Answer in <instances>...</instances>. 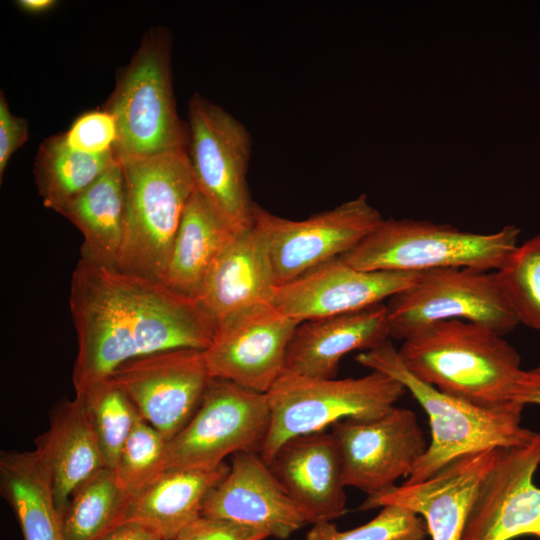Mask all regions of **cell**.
Instances as JSON below:
<instances>
[{
  "label": "cell",
  "instance_id": "7402d4cb",
  "mask_svg": "<svg viewBox=\"0 0 540 540\" xmlns=\"http://www.w3.org/2000/svg\"><path fill=\"white\" fill-rule=\"evenodd\" d=\"M35 443L34 451L49 474L61 517L73 492L107 467L84 399L76 395L73 400L59 402L50 416L48 430Z\"/></svg>",
  "mask_w": 540,
  "mask_h": 540
},
{
  "label": "cell",
  "instance_id": "7c38bea8",
  "mask_svg": "<svg viewBox=\"0 0 540 540\" xmlns=\"http://www.w3.org/2000/svg\"><path fill=\"white\" fill-rule=\"evenodd\" d=\"M211 379L204 350L183 348L127 361L106 380L169 441L196 413Z\"/></svg>",
  "mask_w": 540,
  "mask_h": 540
},
{
  "label": "cell",
  "instance_id": "30bf717a",
  "mask_svg": "<svg viewBox=\"0 0 540 540\" xmlns=\"http://www.w3.org/2000/svg\"><path fill=\"white\" fill-rule=\"evenodd\" d=\"M269 425L266 393L212 378L196 413L167 442L166 467L213 469L228 455L259 453Z\"/></svg>",
  "mask_w": 540,
  "mask_h": 540
},
{
  "label": "cell",
  "instance_id": "8992f818",
  "mask_svg": "<svg viewBox=\"0 0 540 540\" xmlns=\"http://www.w3.org/2000/svg\"><path fill=\"white\" fill-rule=\"evenodd\" d=\"M120 161L127 209L117 269L161 281L183 213L196 190L186 150Z\"/></svg>",
  "mask_w": 540,
  "mask_h": 540
},
{
  "label": "cell",
  "instance_id": "ac0fdd59",
  "mask_svg": "<svg viewBox=\"0 0 540 540\" xmlns=\"http://www.w3.org/2000/svg\"><path fill=\"white\" fill-rule=\"evenodd\" d=\"M201 515L231 521L277 539H286L308 524L256 452L233 455L228 473L206 497Z\"/></svg>",
  "mask_w": 540,
  "mask_h": 540
},
{
  "label": "cell",
  "instance_id": "4316f807",
  "mask_svg": "<svg viewBox=\"0 0 540 540\" xmlns=\"http://www.w3.org/2000/svg\"><path fill=\"white\" fill-rule=\"evenodd\" d=\"M118 160L114 151L87 153L70 147L64 132L44 139L34 161L35 183L44 206L60 214Z\"/></svg>",
  "mask_w": 540,
  "mask_h": 540
},
{
  "label": "cell",
  "instance_id": "5bb4252c",
  "mask_svg": "<svg viewBox=\"0 0 540 540\" xmlns=\"http://www.w3.org/2000/svg\"><path fill=\"white\" fill-rule=\"evenodd\" d=\"M299 323L272 303L228 317L204 350L211 377L267 393L284 373L287 347Z\"/></svg>",
  "mask_w": 540,
  "mask_h": 540
},
{
  "label": "cell",
  "instance_id": "277c9868",
  "mask_svg": "<svg viewBox=\"0 0 540 540\" xmlns=\"http://www.w3.org/2000/svg\"><path fill=\"white\" fill-rule=\"evenodd\" d=\"M172 37L148 29L131 60L116 72L114 89L102 106L117 126L119 160L186 150L187 129L177 113L171 69Z\"/></svg>",
  "mask_w": 540,
  "mask_h": 540
},
{
  "label": "cell",
  "instance_id": "f546056e",
  "mask_svg": "<svg viewBox=\"0 0 540 540\" xmlns=\"http://www.w3.org/2000/svg\"><path fill=\"white\" fill-rule=\"evenodd\" d=\"M496 274L519 324L540 330V234L518 244Z\"/></svg>",
  "mask_w": 540,
  "mask_h": 540
},
{
  "label": "cell",
  "instance_id": "d590c367",
  "mask_svg": "<svg viewBox=\"0 0 540 540\" xmlns=\"http://www.w3.org/2000/svg\"><path fill=\"white\" fill-rule=\"evenodd\" d=\"M511 398L524 406H540V364L532 369L523 370Z\"/></svg>",
  "mask_w": 540,
  "mask_h": 540
},
{
  "label": "cell",
  "instance_id": "ba28073f",
  "mask_svg": "<svg viewBox=\"0 0 540 540\" xmlns=\"http://www.w3.org/2000/svg\"><path fill=\"white\" fill-rule=\"evenodd\" d=\"M186 153L197 190L235 230L253 224L247 171L252 140L247 128L220 105L194 93L187 109Z\"/></svg>",
  "mask_w": 540,
  "mask_h": 540
},
{
  "label": "cell",
  "instance_id": "836d02e7",
  "mask_svg": "<svg viewBox=\"0 0 540 540\" xmlns=\"http://www.w3.org/2000/svg\"><path fill=\"white\" fill-rule=\"evenodd\" d=\"M264 533L231 521L200 516L174 540H265Z\"/></svg>",
  "mask_w": 540,
  "mask_h": 540
},
{
  "label": "cell",
  "instance_id": "f1b7e54d",
  "mask_svg": "<svg viewBox=\"0 0 540 540\" xmlns=\"http://www.w3.org/2000/svg\"><path fill=\"white\" fill-rule=\"evenodd\" d=\"M77 396L86 403L107 467L114 469L139 412L127 395L107 380Z\"/></svg>",
  "mask_w": 540,
  "mask_h": 540
},
{
  "label": "cell",
  "instance_id": "6da1fadb",
  "mask_svg": "<svg viewBox=\"0 0 540 540\" xmlns=\"http://www.w3.org/2000/svg\"><path fill=\"white\" fill-rule=\"evenodd\" d=\"M69 306L78 342L72 375L76 395L127 361L173 349L205 350L217 329L198 300L84 258L72 274Z\"/></svg>",
  "mask_w": 540,
  "mask_h": 540
},
{
  "label": "cell",
  "instance_id": "cb8c5ba5",
  "mask_svg": "<svg viewBox=\"0 0 540 540\" xmlns=\"http://www.w3.org/2000/svg\"><path fill=\"white\" fill-rule=\"evenodd\" d=\"M235 230L197 188L183 213L161 283L198 300L219 254Z\"/></svg>",
  "mask_w": 540,
  "mask_h": 540
},
{
  "label": "cell",
  "instance_id": "4fadbf2b",
  "mask_svg": "<svg viewBox=\"0 0 540 540\" xmlns=\"http://www.w3.org/2000/svg\"><path fill=\"white\" fill-rule=\"evenodd\" d=\"M331 431L340 447L345 486L367 496L407 479L428 447L416 414L397 406L375 419H343Z\"/></svg>",
  "mask_w": 540,
  "mask_h": 540
},
{
  "label": "cell",
  "instance_id": "8d00e7d4",
  "mask_svg": "<svg viewBox=\"0 0 540 540\" xmlns=\"http://www.w3.org/2000/svg\"><path fill=\"white\" fill-rule=\"evenodd\" d=\"M98 540H163L151 530L136 524L123 523Z\"/></svg>",
  "mask_w": 540,
  "mask_h": 540
},
{
  "label": "cell",
  "instance_id": "4dcf8cb0",
  "mask_svg": "<svg viewBox=\"0 0 540 540\" xmlns=\"http://www.w3.org/2000/svg\"><path fill=\"white\" fill-rule=\"evenodd\" d=\"M167 440L139 416L113 469L124 489L135 496L166 469Z\"/></svg>",
  "mask_w": 540,
  "mask_h": 540
},
{
  "label": "cell",
  "instance_id": "ffe728a7",
  "mask_svg": "<svg viewBox=\"0 0 540 540\" xmlns=\"http://www.w3.org/2000/svg\"><path fill=\"white\" fill-rule=\"evenodd\" d=\"M390 338L384 303L303 321L296 327L288 344L284 372L313 378H335L339 363L346 354L377 348Z\"/></svg>",
  "mask_w": 540,
  "mask_h": 540
},
{
  "label": "cell",
  "instance_id": "7a4b0ae2",
  "mask_svg": "<svg viewBox=\"0 0 540 540\" xmlns=\"http://www.w3.org/2000/svg\"><path fill=\"white\" fill-rule=\"evenodd\" d=\"M398 354L418 379L480 406L512 400L523 372L521 358L504 336L462 320L427 325L403 340Z\"/></svg>",
  "mask_w": 540,
  "mask_h": 540
},
{
  "label": "cell",
  "instance_id": "e575fe53",
  "mask_svg": "<svg viewBox=\"0 0 540 540\" xmlns=\"http://www.w3.org/2000/svg\"><path fill=\"white\" fill-rule=\"evenodd\" d=\"M29 138L28 121L13 114L5 94L0 92V182L3 180L7 165L13 154Z\"/></svg>",
  "mask_w": 540,
  "mask_h": 540
},
{
  "label": "cell",
  "instance_id": "52a82bcc",
  "mask_svg": "<svg viewBox=\"0 0 540 540\" xmlns=\"http://www.w3.org/2000/svg\"><path fill=\"white\" fill-rule=\"evenodd\" d=\"M393 377L371 370L359 378H313L284 372L266 393L270 425L259 455L268 464L289 439L348 418L375 419L406 393Z\"/></svg>",
  "mask_w": 540,
  "mask_h": 540
},
{
  "label": "cell",
  "instance_id": "2e32d148",
  "mask_svg": "<svg viewBox=\"0 0 540 540\" xmlns=\"http://www.w3.org/2000/svg\"><path fill=\"white\" fill-rule=\"evenodd\" d=\"M423 272L365 271L339 257L276 287L272 304L298 322L346 314L383 303Z\"/></svg>",
  "mask_w": 540,
  "mask_h": 540
},
{
  "label": "cell",
  "instance_id": "484cf974",
  "mask_svg": "<svg viewBox=\"0 0 540 540\" xmlns=\"http://www.w3.org/2000/svg\"><path fill=\"white\" fill-rule=\"evenodd\" d=\"M0 489L24 540H65L49 474L35 451H1Z\"/></svg>",
  "mask_w": 540,
  "mask_h": 540
},
{
  "label": "cell",
  "instance_id": "1f68e13d",
  "mask_svg": "<svg viewBox=\"0 0 540 540\" xmlns=\"http://www.w3.org/2000/svg\"><path fill=\"white\" fill-rule=\"evenodd\" d=\"M428 535L424 519L399 506H385L368 523L339 531L332 522L314 524L306 540H425Z\"/></svg>",
  "mask_w": 540,
  "mask_h": 540
},
{
  "label": "cell",
  "instance_id": "d6a6232c",
  "mask_svg": "<svg viewBox=\"0 0 540 540\" xmlns=\"http://www.w3.org/2000/svg\"><path fill=\"white\" fill-rule=\"evenodd\" d=\"M64 135L69 146L76 150L104 153L114 151L117 126L114 117L101 107L75 118Z\"/></svg>",
  "mask_w": 540,
  "mask_h": 540
},
{
  "label": "cell",
  "instance_id": "603a6c76",
  "mask_svg": "<svg viewBox=\"0 0 540 540\" xmlns=\"http://www.w3.org/2000/svg\"><path fill=\"white\" fill-rule=\"evenodd\" d=\"M228 471L225 463L213 469H166L151 485L131 497L123 523H136L163 540H174L201 516L206 497Z\"/></svg>",
  "mask_w": 540,
  "mask_h": 540
},
{
  "label": "cell",
  "instance_id": "8fae6325",
  "mask_svg": "<svg viewBox=\"0 0 540 540\" xmlns=\"http://www.w3.org/2000/svg\"><path fill=\"white\" fill-rule=\"evenodd\" d=\"M382 221L364 194L299 221L257 204L253 209V224L267 244L277 287L343 256Z\"/></svg>",
  "mask_w": 540,
  "mask_h": 540
},
{
  "label": "cell",
  "instance_id": "d4e9b609",
  "mask_svg": "<svg viewBox=\"0 0 540 540\" xmlns=\"http://www.w3.org/2000/svg\"><path fill=\"white\" fill-rule=\"evenodd\" d=\"M126 209V182L118 160L60 213L83 236L81 258L118 268L125 238Z\"/></svg>",
  "mask_w": 540,
  "mask_h": 540
},
{
  "label": "cell",
  "instance_id": "e0dca14e",
  "mask_svg": "<svg viewBox=\"0 0 540 540\" xmlns=\"http://www.w3.org/2000/svg\"><path fill=\"white\" fill-rule=\"evenodd\" d=\"M499 449L461 456L430 478L369 495L359 510L399 506L423 517L431 540H460L475 495Z\"/></svg>",
  "mask_w": 540,
  "mask_h": 540
},
{
  "label": "cell",
  "instance_id": "5b68a950",
  "mask_svg": "<svg viewBox=\"0 0 540 540\" xmlns=\"http://www.w3.org/2000/svg\"><path fill=\"white\" fill-rule=\"evenodd\" d=\"M520 229L482 234L429 220L383 219L340 258L365 271L423 272L443 268L498 271L518 246Z\"/></svg>",
  "mask_w": 540,
  "mask_h": 540
},
{
  "label": "cell",
  "instance_id": "9a60e30c",
  "mask_svg": "<svg viewBox=\"0 0 540 540\" xmlns=\"http://www.w3.org/2000/svg\"><path fill=\"white\" fill-rule=\"evenodd\" d=\"M540 432L528 444L500 448L479 486L460 540L540 539Z\"/></svg>",
  "mask_w": 540,
  "mask_h": 540
},
{
  "label": "cell",
  "instance_id": "3957f363",
  "mask_svg": "<svg viewBox=\"0 0 540 540\" xmlns=\"http://www.w3.org/2000/svg\"><path fill=\"white\" fill-rule=\"evenodd\" d=\"M356 361L399 381L428 416L431 442L404 484L424 481L461 456L525 445L538 434L521 425L524 408L521 403L480 406L418 379L405 367L390 340L359 353Z\"/></svg>",
  "mask_w": 540,
  "mask_h": 540
},
{
  "label": "cell",
  "instance_id": "74e56055",
  "mask_svg": "<svg viewBox=\"0 0 540 540\" xmlns=\"http://www.w3.org/2000/svg\"><path fill=\"white\" fill-rule=\"evenodd\" d=\"M56 0H17L16 6L23 12L32 15H41L53 10L57 5Z\"/></svg>",
  "mask_w": 540,
  "mask_h": 540
},
{
  "label": "cell",
  "instance_id": "d6986e66",
  "mask_svg": "<svg viewBox=\"0 0 540 540\" xmlns=\"http://www.w3.org/2000/svg\"><path fill=\"white\" fill-rule=\"evenodd\" d=\"M268 465L308 524L332 522L345 514L343 462L332 431L289 439Z\"/></svg>",
  "mask_w": 540,
  "mask_h": 540
},
{
  "label": "cell",
  "instance_id": "9c48e42d",
  "mask_svg": "<svg viewBox=\"0 0 540 540\" xmlns=\"http://www.w3.org/2000/svg\"><path fill=\"white\" fill-rule=\"evenodd\" d=\"M386 307L390 336L399 340L439 321H468L502 336L519 325L496 271H424L418 281L388 299Z\"/></svg>",
  "mask_w": 540,
  "mask_h": 540
},
{
  "label": "cell",
  "instance_id": "83f0119b",
  "mask_svg": "<svg viewBox=\"0 0 540 540\" xmlns=\"http://www.w3.org/2000/svg\"><path fill=\"white\" fill-rule=\"evenodd\" d=\"M131 495L113 469L105 467L71 495L62 515L65 540H98L123 524Z\"/></svg>",
  "mask_w": 540,
  "mask_h": 540
},
{
  "label": "cell",
  "instance_id": "44dd1931",
  "mask_svg": "<svg viewBox=\"0 0 540 540\" xmlns=\"http://www.w3.org/2000/svg\"><path fill=\"white\" fill-rule=\"evenodd\" d=\"M276 287L267 244L252 224L233 233L216 259L198 301L218 325L245 308L272 303Z\"/></svg>",
  "mask_w": 540,
  "mask_h": 540
}]
</instances>
